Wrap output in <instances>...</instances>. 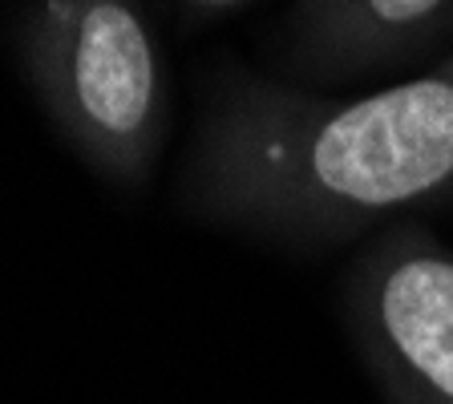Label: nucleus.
<instances>
[{
	"instance_id": "obj_3",
	"label": "nucleus",
	"mask_w": 453,
	"mask_h": 404,
	"mask_svg": "<svg viewBox=\"0 0 453 404\" xmlns=\"http://www.w3.org/2000/svg\"><path fill=\"white\" fill-rule=\"evenodd\" d=\"M340 311L388 404H453V247L417 223L377 231L340 279Z\"/></svg>"
},
{
	"instance_id": "obj_1",
	"label": "nucleus",
	"mask_w": 453,
	"mask_h": 404,
	"mask_svg": "<svg viewBox=\"0 0 453 404\" xmlns=\"http://www.w3.org/2000/svg\"><path fill=\"white\" fill-rule=\"evenodd\" d=\"M179 202L203 226L292 251L352 243L453 202V49L365 97H324L219 65Z\"/></svg>"
},
{
	"instance_id": "obj_5",
	"label": "nucleus",
	"mask_w": 453,
	"mask_h": 404,
	"mask_svg": "<svg viewBox=\"0 0 453 404\" xmlns=\"http://www.w3.org/2000/svg\"><path fill=\"white\" fill-rule=\"evenodd\" d=\"M187 17H198V20H211V17H226V12H239L255 0H174Z\"/></svg>"
},
{
	"instance_id": "obj_4",
	"label": "nucleus",
	"mask_w": 453,
	"mask_h": 404,
	"mask_svg": "<svg viewBox=\"0 0 453 404\" xmlns=\"http://www.w3.org/2000/svg\"><path fill=\"white\" fill-rule=\"evenodd\" d=\"M453 41V0H296L283 65L316 81L405 69Z\"/></svg>"
},
{
	"instance_id": "obj_2",
	"label": "nucleus",
	"mask_w": 453,
	"mask_h": 404,
	"mask_svg": "<svg viewBox=\"0 0 453 404\" xmlns=\"http://www.w3.org/2000/svg\"><path fill=\"white\" fill-rule=\"evenodd\" d=\"M12 53L69 150L113 190H146L166 141L170 85L142 0H28Z\"/></svg>"
}]
</instances>
